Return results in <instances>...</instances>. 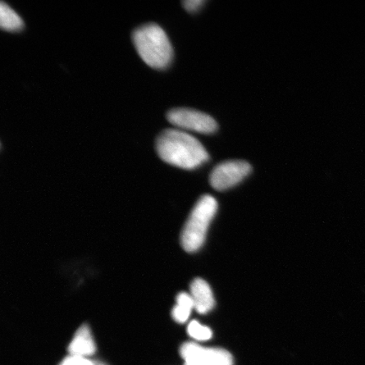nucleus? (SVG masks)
Wrapping results in <instances>:
<instances>
[{
	"label": "nucleus",
	"instance_id": "ddd939ff",
	"mask_svg": "<svg viewBox=\"0 0 365 365\" xmlns=\"http://www.w3.org/2000/svg\"><path fill=\"white\" fill-rule=\"evenodd\" d=\"M203 4L202 0H187V1L182 2V6L187 11L194 12L197 11Z\"/></svg>",
	"mask_w": 365,
	"mask_h": 365
},
{
	"label": "nucleus",
	"instance_id": "6e6552de",
	"mask_svg": "<svg viewBox=\"0 0 365 365\" xmlns=\"http://www.w3.org/2000/svg\"><path fill=\"white\" fill-rule=\"evenodd\" d=\"M68 353L72 356L88 358L96 353V344L88 326H81L76 331L68 345Z\"/></svg>",
	"mask_w": 365,
	"mask_h": 365
},
{
	"label": "nucleus",
	"instance_id": "f03ea898",
	"mask_svg": "<svg viewBox=\"0 0 365 365\" xmlns=\"http://www.w3.org/2000/svg\"><path fill=\"white\" fill-rule=\"evenodd\" d=\"M132 38L136 51L149 66L164 68L171 63L173 47L161 26L154 23L141 26L135 30Z\"/></svg>",
	"mask_w": 365,
	"mask_h": 365
},
{
	"label": "nucleus",
	"instance_id": "7ed1b4c3",
	"mask_svg": "<svg viewBox=\"0 0 365 365\" xmlns=\"http://www.w3.org/2000/svg\"><path fill=\"white\" fill-rule=\"evenodd\" d=\"M217 211V202L212 195H204L196 203L181 235V244L187 252H195L202 247Z\"/></svg>",
	"mask_w": 365,
	"mask_h": 365
},
{
	"label": "nucleus",
	"instance_id": "423d86ee",
	"mask_svg": "<svg viewBox=\"0 0 365 365\" xmlns=\"http://www.w3.org/2000/svg\"><path fill=\"white\" fill-rule=\"evenodd\" d=\"M251 170L250 164L241 160L223 162L214 168L210 175V182L214 189L225 190L238 185Z\"/></svg>",
	"mask_w": 365,
	"mask_h": 365
},
{
	"label": "nucleus",
	"instance_id": "1a4fd4ad",
	"mask_svg": "<svg viewBox=\"0 0 365 365\" xmlns=\"http://www.w3.org/2000/svg\"><path fill=\"white\" fill-rule=\"evenodd\" d=\"M195 309L194 301L190 294L180 293L177 296V304L172 310V317L180 324L188 321L191 312Z\"/></svg>",
	"mask_w": 365,
	"mask_h": 365
},
{
	"label": "nucleus",
	"instance_id": "9b49d317",
	"mask_svg": "<svg viewBox=\"0 0 365 365\" xmlns=\"http://www.w3.org/2000/svg\"><path fill=\"white\" fill-rule=\"evenodd\" d=\"M188 334L197 341H207L212 339V331L209 327L202 326L197 321H192L188 326Z\"/></svg>",
	"mask_w": 365,
	"mask_h": 365
},
{
	"label": "nucleus",
	"instance_id": "9d476101",
	"mask_svg": "<svg viewBox=\"0 0 365 365\" xmlns=\"http://www.w3.org/2000/svg\"><path fill=\"white\" fill-rule=\"evenodd\" d=\"M0 26L6 31H18L23 27L21 18L4 2L0 4Z\"/></svg>",
	"mask_w": 365,
	"mask_h": 365
},
{
	"label": "nucleus",
	"instance_id": "f257e3e1",
	"mask_svg": "<svg viewBox=\"0 0 365 365\" xmlns=\"http://www.w3.org/2000/svg\"><path fill=\"white\" fill-rule=\"evenodd\" d=\"M158 156L171 165L194 170L208 161L209 154L200 141L179 129L163 130L157 139Z\"/></svg>",
	"mask_w": 365,
	"mask_h": 365
},
{
	"label": "nucleus",
	"instance_id": "f8f14e48",
	"mask_svg": "<svg viewBox=\"0 0 365 365\" xmlns=\"http://www.w3.org/2000/svg\"><path fill=\"white\" fill-rule=\"evenodd\" d=\"M59 365H106L102 362L93 361L88 358L78 357V356H68Z\"/></svg>",
	"mask_w": 365,
	"mask_h": 365
},
{
	"label": "nucleus",
	"instance_id": "39448f33",
	"mask_svg": "<svg viewBox=\"0 0 365 365\" xmlns=\"http://www.w3.org/2000/svg\"><path fill=\"white\" fill-rule=\"evenodd\" d=\"M185 365H232L234 359L230 352L222 349L204 348V346L186 342L180 349Z\"/></svg>",
	"mask_w": 365,
	"mask_h": 365
},
{
	"label": "nucleus",
	"instance_id": "20e7f679",
	"mask_svg": "<svg viewBox=\"0 0 365 365\" xmlns=\"http://www.w3.org/2000/svg\"><path fill=\"white\" fill-rule=\"evenodd\" d=\"M168 121L181 130L211 134L217 130L215 120L208 114L190 108H175L167 114Z\"/></svg>",
	"mask_w": 365,
	"mask_h": 365
},
{
	"label": "nucleus",
	"instance_id": "0eeeda50",
	"mask_svg": "<svg viewBox=\"0 0 365 365\" xmlns=\"http://www.w3.org/2000/svg\"><path fill=\"white\" fill-rule=\"evenodd\" d=\"M190 295L195 309L200 314H207L215 307V299L211 287L202 278H196L190 285Z\"/></svg>",
	"mask_w": 365,
	"mask_h": 365
}]
</instances>
